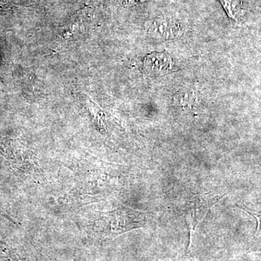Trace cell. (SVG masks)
I'll use <instances>...</instances> for the list:
<instances>
[{"mask_svg":"<svg viewBox=\"0 0 261 261\" xmlns=\"http://www.w3.org/2000/svg\"><path fill=\"white\" fill-rule=\"evenodd\" d=\"M143 68L145 73L153 78H159L178 70L173 57L164 51H154L144 59Z\"/></svg>","mask_w":261,"mask_h":261,"instance_id":"cell-1","label":"cell"},{"mask_svg":"<svg viewBox=\"0 0 261 261\" xmlns=\"http://www.w3.org/2000/svg\"><path fill=\"white\" fill-rule=\"evenodd\" d=\"M153 32L156 37L162 39H171L183 32L181 22L172 17L162 16L153 23Z\"/></svg>","mask_w":261,"mask_h":261,"instance_id":"cell-2","label":"cell"},{"mask_svg":"<svg viewBox=\"0 0 261 261\" xmlns=\"http://www.w3.org/2000/svg\"><path fill=\"white\" fill-rule=\"evenodd\" d=\"M220 197H214V198L209 199V200H201L199 199L195 203V207L192 209V216L191 218V223L195 222V228L197 227L198 225L202 222L205 216H207V213L210 211L211 207L219 200Z\"/></svg>","mask_w":261,"mask_h":261,"instance_id":"cell-3","label":"cell"},{"mask_svg":"<svg viewBox=\"0 0 261 261\" xmlns=\"http://www.w3.org/2000/svg\"><path fill=\"white\" fill-rule=\"evenodd\" d=\"M195 92L190 88H183L178 91L174 97V102L182 109L191 108L195 100Z\"/></svg>","mask_w":261,"mask_h":261,"instance_id":"cell-4","label":"cell"},{"mask_svg":"<svg viewBox=\"0 0 261 261\" xmlns=\"http://www.w3.org/2000/svg\"><path fill=\"white\" fill-rule=\"evenodd\" d=\"M221 2L228 17L238 23L240 21L242 12L240 1L239 0H221Z\"/></svg>","mask_w":261,"mask_h":261,"instance_id":"cell-5","label":"cell"},{"mask_svg":"<svg viewBox=\"0 0 261 261\" xmlns=\"http://www.w3.org/2000/svg\"><path fill=\"white\" fill-rule=\"evenodd\" d=\"M242 210H244L245 212H247V214L251 215V216L255 217V219H257V228L256 230V235L258 233L261 232V212H251V211H249L245 210V209L241 208Z\"/></svg>","mask_w":261,"mask_h":261,"instance_id":"cell-6","label":"cell"}]
</instances>
